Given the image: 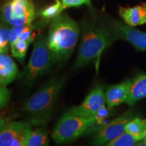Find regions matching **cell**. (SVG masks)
Wrapping results in <instances>:
<instances>
[{"label": "cell", "mask_w": 146, "mask_h": 146, "mask_svg": "<svg viewBox=\"0 0 146 146\" xmlns=\"http://www.w3.org/2000/svg\"><path fill=\"white\" fill-rule=\"evenodd\" d=\"M120 17L129 26L135 27L146 23V10L143 5L133 8H119Z\"/></svg>", "instance_id": "cell-13"}, {"label": "cell", "mask_w": 146, "mask_h": 146, "mask_svg": "<svg viewBox=\"0 0 146 146\" xmlns=\"http://www.w3.org/2000/svg\"><path fill=\"white\" fill-rule=\"evenodd\" d=\"M8 123V120L4 116H3V115L0 113V131H1V129H3V127Z\"/></svg>", "instance_id": "cell-25"}, {"label": "cell", "mask_w": 146, "mask_h": 146, "mask_svg": "<svg viewBox=\"0 0 146 146\" xmlns=\"http://www.w3.org/2000/svg\"><path fill=\"white\" fill-rule=\"evenodd\" d=\"M33 30L34 27L31 23L20 26H13L11 29L10 45L18 39L24 40L31 44L35 40Z\"/></svg>", "instance_id": "cell-15"}, {"label": "cell", "mask_w": 146, "mask_h": 146, "mask_svg": "<svg viewBox=\"0 0 146 146\" xmlns=\"http://www.w3.org/2000/svg\"><path fill=\"white\" fill-rule=\"evenodd\" d=\"M111 41L109 33L103 29H84L74 68H79L96 60L98 67L102 52Z\"/></svg>", "instance_id": "cell-3"}, {"label": "cell", "mask_w": 146, "mask_h": 146, "mask_svg": "<svg viewBox=\"0 0 146 146\" xmlns=\"http://www.w3.org/2000/svg\"><path fill=\"white\" fill-rule=\"evenodd\" d=\"M31 0H8L1 10V20L12 26L31 24L35 18Z\"/></svg>", "instance_id": "cell-6"}, {"label": "cell", "mask_w": 146, "mask_h": 146, "mask_svg": "<svg viewBox=\"0 0 146 146\" xmlns=\"http://www.w3.org/2000/svg\"><path fill=\"white\" fill-rule=\"evenodd\" d=\"M11 29L0 25V54H7L10 46Z\"/></svg>", "instance_id": "cell-20"}, {"label": "cell", "mask_w": 146, "mask_h": 146, "mask_svg": "<svg viewBox=\"0 0 146 146\" xmlns=\"http://www.w3.org/2000/svg\"><path fill=\"white\" fill-rule=\"evenodd\" d=\"M31 131L29 122H8L0 131V146H25Z\"/></svg>", "instance_id": "cell-7"}, {"label": "cell", "mask_w": 146, "mask_h": 146, "mask_svg": "<svg viewBox=\"0 0 146 146\" xmlns=\"http://www.w3.org/2000/svg\"><path fill=\"white\" fill-rule=\"evenodd\" d=\"M79 33L76 22L66 14L53 19L47 38L52 61L60 62L69 58L77 43Z\"/></svg>", "instance_id": "cell-1"}, {"label": "cell", "mask_w": 146, "mask_h": 146, "mask_svg": "<svg viewBox=\"0 0 146 146\" xmlns=\"http://www.w3.org/2000/svg\"><path fill=\"white\" fill-rule=\"evenodd\" d=\"M125 131L143 139L146 135V119L133 118L126 125Z\"/></svg>", "instance_id": "cell-17"}, {"label": "cell", "mask_w": 146, "mask_h": 146, "mask_svg": "<svg viewBox=\"0 0 146 146\" xmlns=\"http://www.w3.org/2000/svg\"><path fill=\"white\" fill-rule=\"evenodd\" d=\"M145 145H146V135H145Z\"/></svg>", "instance_id": "cell-27"}, {"label": "cell", "mask_w": 146, "mask_h": 146, "mask_svg": "<svg viewBox=\"0 0 146 146\" xmlns=\"http://www.w3.org/2000/svg\"><path fill=\"white\" fill-rule=\"evenodd\" d=\"M52 62L47 38L42 35H38L34 40L31 57L23 74L25 84L31 85L37 78L43 76L50 68Z\"/></svg>", "instance_id": "cell-4"}, {"label": "cell", "mask_w": 146, "mask_h": 146, "mask_svg": "<svg viewBox=\"0 0 146 146\" xmlns=\"http://www.w3.org/2000/svg\"><path fill=\"white\" fill-rule=\"evenodd\" d=\"M18 72V66L7 54H0V85L6 86L15 79Z\"/></svg>", "instance_id": "cell-12"}, {"label": "cell", "mask_w": 146, "mask_h": 146, "mask_svg": "<svg viewBox=\"0 0 146 146\" xmlns=\"http://www.w3.org/2000/svg\"><path fill=\"white\" fill-rule=\"evenodd\" d=\"M106 103L103 87L98 86L91 91L81 105L72 108L68 112L84 117H92L101 108L104 106Z\"/></svg>", "instance_id": "cell-9"}, {"label": "cell", "mask_w": 146, "mask_h": 146, "mask_svg": "<svg viewBox=\"0 0 146 146\" xmlns=\"http://www.w3.org/2000/svg\"><path fill=\"white\" fill-rule=\"evenodd\" d=\"M143 98H146V74H140L135 78L125 102L128 105L133 106Z\"/></svg>", "instance_id": "cell-14"}, {"label": "cell", "mask_w": 146, "mask_h": 146, "mask_svg": "<svg viewBox=\"0 0 146 146\" xmlns=\"http://www.w3.org/2000/svg\"><path fill=\"white\" fill-rule=\"evenodd\" d=\"M141 140L138 137L133 135L131 133L124 131L120 135L112 141L107 143L110 146H132L135 145L137 142Z\"/></svg>", "instance_id": "cell-18"}, {"label": "cell", "mask_w": 146, "mask_h": 146, "mask_svg": "<svg viewBox=\"0 0 146 146\" xmlns=\"http://www.w3.org/2000/svg\"><path fill=\"white\" fill-rule=\"evenodd\" d=\"M64 83L63 77L51 78L27 101L23 110L32 125L43 126L48 123Z\"/></svg>", "instance_id": "cell-2"}, {"label": "cell", "mask_w": 146, "mask_h": 146, "mask_svg": "<svg viewBox=\"0 0 146 146\" xmlns=\"http://www.w3.org/2000/svg\"><path fill=\"white\" fill-rule=\"evenodd\" d=\"M143 6L144 7V8H145V10H146V3H143Z\"/></svg>", "instance_id": "cell-26"}, {"label": "cell", "mask_w": 146, "mask_h": 146, "mask_svg": "<svg viewBox=\"0 0 146 146\" xmlns=\"http://www.w3.org/2000/svg\"><path fill=\"white\" fill-rule=\"evenodd\" d=\"M133 81L127 80L117 85L110 86L105 93L106 102L110 108L119 106L127 100Z\"/></svg>", "instance_id": "cell-10"}, {"label": "cell", "mask_w": 146, "mask_h": 146, "mask_svg": "<svg viewBox=\"0 0 146 146\" xmlns=\"http://www.w3.org/2000/svg\"><path fill=\"white\" fill-rule=\"evenodd\" d=\"M116 30L118 35L130 42L138 50H146V33L127 25L117 24Z\"/></svg>", "instance_id": "cell-11"}, {"label": "cell", "mask_w": 146, "mask_h": 146, "mask_svg": "<svg viewBox=\"0 0 146 146\" xmlns=\"http://www.w3.org/2000/svg\"><path fill=\"white\" fill-rule=\"evenodd\" d=\"M111 108L108 106L106 107V105L104 106L101 108L95 114L94 116V118L95 120V124L100 125V127H103L104 126L107 125L109 123V119L110 116L112 115L110 111ZM100 128V129H101Z\"/></svg>", "instance_id": "cell-21"}, {"label": "cell", "mask_w": 146, "mask_h": 146, "mask_svg": "<svg viewBox=\"0 0 146 146\" xmlns=\"http://www.w3.org/2000/svg\"><path fill=\"white\" fill-rule=\"evenodd\" d=\"M94 123V116L84 117L66 112L55 126L52 137L58 144L74 141L89 130Z\"/></svg>", "instance_id": "cell-5"}, {"label": "cell", "mask_w": 146, "mask_h": 146, "mask_svg": "<svg viewBox=\"0 0 146 146\" xmlns=\"http://www.w3.org/2000/svg\"><path fill=\"white\" fill-rule=\"evenodd\" d=\"M48 145L47 132L41 127L32 130L25 143V146H46Z\"/></svg>", "instance_id": "cell-16"}, {"label": "cell", "mask_w": 146, "mask_h": 146, "mask_svg": "<svg viewBox=\"0 0 146 146\" xmlns=\"http://www.w3.org/2000/svg\"><path fill=\"white\" fill-rule=\"evenodd\" d=\"M10 91L5 86L0 85V110L7 107L10 102Z\"/></svg>", "instance_id": "cell-23"}, {"label": "cell", "mask_w": 146, "mask_h": 146, "mask_svg": "<svg viewBox=\"0 0 146 146\" xmlns=\"http://www.w3.org/2000/svg\"><path fill=\"white\" fill-rule=\"evenodd\" d=\"M62 4L60 0H56L54 4L47 7L41 12V16L46 19L54 18L59 16L62 12Z\"/></svg>", "instance_id": "cell-22"}, {"label": "cell", "mask_w": 146, "mask_h": 146, "mask_svg": "<svg viewBox=\"0 0 146 146\" xmlns=\"http://www.w3.org/2000/svg\"><path fill=\"white\" fill-rule=\"evenodd\" d=\"M133 118V114L128 112L109 122L98 130L94 137V143L96 145H103L118 137L125 131L126 125Z\"/></svg>", "instance_id": "cell-8"}, {"label": "cell", "mask_w": 146, "mask_h": 146, "mask_svg": "<svg viewBox=\"0 0 146 146\" xmlns=\"http://www.w3.org/2000/svg\"><path fill=\"white\" fill-rule=\"evenodd\" d=\"M62 4V10L67 8L76 7L83 4L91 5V0H60Z\"/></svg>", "instance_id": "cell-24"}, {"label": "cell", "mask_w": 146, "mask_h": 146, "mask_svg": "<svg viewBox=\"0 0 146 146\" xmlns=\"http://www.w3.org/2000/svg\"><path fill=\"white\" fill-rule=\"evenodd\" d=\"M30 45L27 41L22 39H18L10 45L12 54L14 58L18 60H22L27 54L29 45Z\"/></svg>", "instance_id": "cell-19"}]
</instances>
